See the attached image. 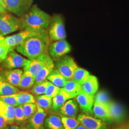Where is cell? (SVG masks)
<instances>
[{
    "label": "cell",
    "mask_w": 129,
    "mask_h": 129,
    "mask_svg": "<svg viewBox=\"0 0 129 129\" xmlns=\"http://www.w3.org/2000/svg\"><path fill=\"white\" fill-rule=\"evenodd\" d=\"M17 103L18 105H23L28 103H36V100L31 93L26 91H19Z\"/></svg>",
    "instance_id": "obj_30"
},
{
    "label": "cell",
    "mask_w": 129,
    "mask_h": 129,
    "mask_svg": "<svg viewBox=\"0 0 129 129\" xmlns=\"http://www.w3.org/2000/svg\"><path fill=\"white\" fill-rule=\"evenodd\" d=\"M21 27L20 18L13 14L0 12V33L5 36L18 31Z\"/></svg>",
    "instance_id": "obj_4"
},
{
    "label": "cell",
    "mask_w": 129,
    "mask_h": 129,
    "mask_svg": "<svg viewBox=\"0 0 129 129\" xmlns=\"http://www.w3.org/2000/svg\"><path fill=\"white\" fill-rule=\"evenodd\" d=\"M90 75L87 70L78 67L74 72L72 79L82 85L86 82Z\"/></svg>",
    "instance_id": "obj_28"
},
{
    "label": "cell",
    "mask_w": 129,
    "mask_h": 129,
    "mask_svg": "<svg viewBox=\"0 0 129 129\" xmlns=\"http://www.w3.org/2000/svg\"><path fill=\"white\" fill-rule=\"evenodd\" d=\"M23 71L21 69H4L0 72V76L7 82L18 87Z\"/></svg>",
    "instance_id": "obj_12"
},
{
    "label": "cell",
    "mask_w": 129,
    "mask_h": 129,
    "mask_svg": "<svg viewBox=\"0 0 129 129\" xmlns=\"http://www.w3.org/2000/svg\"><path fill=\"white\" fill-rule=\"evenodd\" d=\"M50 42L47 30H45L25 39L15 48L19 53L29 60H32L44 53L48 52Z\"/></svg>",
    "instance_id": "obj_1"
},
{
    "label": "cell",
    "mask_w": 129,
    "mask_h": 129,
    "mask_svg": "<svg viewBox=\"0 0 129 129\" xmlns=\"http://www.w3.org/2000/svg\"><path fill=\"white\" fill-rule=\"evenodd\" d=\"M92 111L96 118L104 122L111 123L113 122L107 106L94 102Z\"/></svg>",
    "instance_id": "obj_16"
},
{
    "label": "cell",
    "mask_w": 129,
    "mask_h": 129,
    "mask_svg": "<svg viewBox=\"0 0 129 129\" xmlns=\"http://www.w3.org/2000/svg\"><path fill=\"white\" fill-rule=\"evenodd\" d=\"M114 129H123V128H122L121 127H118V128H116Z\"/></svg>",
    "instance_id": "obj_46"
},
{
    "label": "cell",
    "mask_w": 129,
    "mask_h": 129,
    "mask_svg": "<svg viewBox=\"0 0 129 129\" xmlns=\"http://www.w3.org/2000/svg\"><path fill=\"white\" fill-rule=\"evenodd\" d=\"M37 105L46 112L50 111L52 106V99L45 94L37 96L36 98Z\"/></svg>",
    "instance_id": "obj_26"
},
{
    "label": "cell",
    "mask_w": 129,
    "mask_h": 129,
    "mask_svg": "<svg viewBox=\"0 0 129 129\" xmlns=\"http://www.w3.org/2000/svg\"><path fill=\"white\" fill-rule=\"evenodd\" d=\"M8 123L5 118L0 116V129H3L8 125Z\"/></svg>",
    "instance_id": "obj_38"
},
{
    "label": "cell",
    "mask_w": 129,
    "mask_h": 129,
    "mask_svg": "<svg viewBox=\"0 0 129 129\" xmlns=\"http://www.w3.org/2000/svg\"><path fill=\"white\" fill-rule=\"evenodd\" d=\"M107 107L113 122L120 123L124 120L126 112L123 106L120 103L111 101Z\"/></svg>",
    "instance_id": "obj_14"
},
{
    "label": "cell",
    "mask_w": 129,
    "mask_h": 129,
    "mask_svg": "<svg viewBox=\"0 0 129 129\" xmlns=\"http://www.w3.org/2000/svg\"><path fill=\"white\" fill-rule=\"evenodd\" d=\"M14 106L6 104L0 100V116L5 118L9 125L14 122Z\"/></svg>",
    "instance_id": "obj_19"
},
{
    "label": "cell",
    "mask_w": 129,
    "mask_h": 129,
    "mask_svg": "<svg viewBox=\"0 0 129 129\" xmlns=\"http://www.w3.org/2000/svg\"><path fill=\"white\" fill-rule=\"evenodd\" d=\"M111 102V98L107 92L102 90L98 92L94 98V102L107 106Z\"/></svg>",
    "instance_id": "obj_31"
},
{
    "label": "cell",
    "mask_w": 129,
    "mask_h": 129,
    "mask_svg": "<svg viewBox=\"0 0 129 129\" xmlns=\"http://www.w3.org/2000/svg\"><path fill=\"white\" fill-rule=\"evenodd\" d=\"M70 50L71 46L64 39L50 42L48 47L49 54L53 60L66 55Z\"/></svg>",
    "instance_id": "obj_9"
},
{
    "label": "cell",
    "mask_w": 129,
    "mask_h": 129,
    "mask_svg": "<svg viewBox=\"0 0 129 129\" xmlns=\"http://www.w3.org/2000/svg\"><path fill=\"white\" fill-rule=\"evenodd\" d=\"M30 60L26 59L11 49L5 60L1 63V67L6 69H16L24 68L29 63Z\"/></svg>",
    "instance_id": "obj_6"
},
{
    "label": "cell",
    "mask_w": 129,
    "mask_h": 129,
    "mask_svg": "<svg viewBox=\"0 0 129 129\" xmlns=\"http://www.w3.org/2000/svg\"><path fill=\"white\" fill-rule=\"evenodd\" d=\"M60 118L64 129H75L80 124L76 118L61 115Z\"/></svg>",
    "instance_id": "obj_29"
},
{
    "label": "cell",
    "mask_w": 129,
    "mask_h": 129,
    "mask_svg": "<svg viewBox=\"0 0 129 129\" xmlns=\"http://www.w3.org/2000/svg\"><path fill=\"white\" fill-rule=\"evenodd\" d=\"M24 121V118L23 110V105H18L16 107H15L14 122L17 124H20Z\"/></svg>",
    "instance_id": "obj_35"
},
{
    "label": "cell",
    "mask_w": 129,
    "mask_h": 129,
    "mask_svg": "<svg viewBox=\"0 0 129 129\" xmlns=\"http://www.w3.org/2000/svg\"><path fill=\"white\" fill-rule=\"evenodd\" d=\"M17 97L18 93H16L12 95L1 96L0 100L6 104L16 107L18 105L17 103Z\"/></svg>",
    "instance_id": "obj_34"
},
{
    "label": "cell",
    "mask_w": 129,
    "mask_h": 129,
    "mask_svg": "<svg viewBox=\"0 0 129 129\" xmlns=\"http://www.w3.org/2000/svg\"><path fill=\"white\" fill-rule=\"evenodd\" d=\"M51 58L48 52L44 53L37 58L30 60L28 64L23 68V70L27 71L36 77L39 70Z\"/></svg>",
    "instance_id": "obj_10"
},
{
    "label": "cell",
    "mask_w": 129,
    "mask_h": 129,
    "mask_svg": "<svg viewBox=\"0 0 129 129\" xmlns=\"http://www.w3.org/2000/svg\"><path fill=\"white\" fill-rule=\"evenodd\" d=\"M94 95L82 92L75 98L81 111L87 114H91L93 113L92 107L94 103Z\"/></svg>",
    "instance_id": "obj_13"
},
{
    "label": "cell",
    "mask_w": 129,
    "mask_h": 129,
    "mask_svg": "<svg viewBox=\"0 0 129 129\" xmlns=\"http://www.w3.org/2000/svg\"><path fill=\"white\" fill-rule=\"evenodd\" d=\"M34 0H5L7 11L21 17L32 6Z\"/></svg>",
    "instance_id": "obj_7"
},
{
    "label": "cell",
    "mask_w": 129,
    "mask_h": 129,
    "mask_svg": "<svg viewBox=\"0 0 129 129\" xmlns=\"http://www.w3.org/2000/svg\"><path fill=\"white\" fill-rule=\"evenodd\" d=\"M81 86L82 92L95 96L99 88L98 78L94 76L90 75L86 82Z\"/></svg>",
    "instance_id": "obj_21"
},
{
    "label": "cell",
    "mask_w": 129,
    "mask_h": 129,
    "mask_svg": "<svg viewBox=\"0 0 129 129\" xmlns=\"http://www.w3.org/2000/svg\"><path fill=\"white\" fill-rule=\"evenodd\" d=\"M3 39L0 40V63H2L5 60L9 51L11 49L9 47L6 46L3 42Z\"/></svg>",
    "instance_id": "obj_37"
},
{
    "label": "cell",
    "mask_w": 129,
    "mask_h": 129,
    "mask_svg": "<svg viewBox=\"0 0 129 129\" xmlns=\"http://www.w3.org/2000/svg\"><path fill=\"white\" fill-rule=\"evenodd\" d=\"M71 99L72 98L64 91L63 88H61L58 94L53 98L52 106L50 111L54 113L59 112L61 107L64 103L68 100Z\"/></svg>",
    "instance_id": "obj_17"
},
{
    "label": "cell",
    "mask_w": 129,
    "mask_h": 129,
    "mask_svg": "<svg viewBox=\"0 0 129 129\" xmlns=\"http://www.w3.org/2000/svg\"><path fill=\"white\" fill-rule=\"evenodd\" d=\"M41 32H38L27 30H22L16 34L8 37H4L2 39V41L10 49H14L25 39L37 35Z\"/></svg>",
    "instance_id": "obj_8"
},
{
    "label": "cell",
    "mask_w": 129,
    "mask_h": 129,
    "mask_svg": "<svg viewBox=\"0 0 129 129\" xmlns=\"http://www.w3.org/2000/svg\"><path fill=\"white\" fill-rule=\"evenodd\" d=\"M0 34H1V33H0Z\"/></svg>",
    "instance_id": "obj_48"
},
{
    "label": "cell",
    "mask_w": 129,
    "mask_h": 129,
    "mask_svg": "<svg viewBox=\"0 0 129 129\" xmlns=\"http://www.w3.org/2000/svg\"><path fill=\"white\" fill-rule=\"evenodd\" d=\"M19 91V89L16 87L4 80H0V96L12 95Z\"/></svg>",
    "instance_id": "obj_27"
},
{
    "label": "cell",
    "mask_w": 129,
    "mask_h": 129,
    "mask_svg": "<svg viewBox=\"0 0 129 129\" xmlns=\"http://www.w3.org/2000/svg\"><path fill=\"white\" fill-rule=\"evenodd\" d=\"M20 18V29L39 32L47 29L51 16L35 5Z\"/></svg>",
    "instance_id": "obj_2"
},
{
    "label": "cell",
    "mask_w": 129,
    "mask_h": 129,
    "mask_svg": "<svg viewBox=\"0 0 129 129\" xmlns=\"http://www.w3.org/2000/svg\"><path fill=\"white\" fill-rule=\"evenodd\" d=\"M2 129H9V126L8 125V126L5 127V128H4Z\"/></svg>",
    "instance_id": "obj_45"
},
{
    "label": "cell",
    "mask_w": 129,
    "mask_h": 129,
    "mask_svg": "<svg viewBox=\"0 0 129 129\" xmlns=\"http://www.w3.org/2000/svg\"><path fill=\"white\" fill-rule=\"evenodd\" d=\"M55 65L54 60L51 58L38 72L36 76L35 84L41 83L46 80L48 76L54 69Z\"/></svg>",
    "instance_id": "obj_20"
},
{
    "label": "cell",
    "mask_w": 129,
    "mask_h": 129,
    "mask_svg": "<svg viewBox=\"0 0 129 129\" xmlns=\"http://www.w3.org/2000/svg\"><path fill=\"white\" fill-rule=\"evenodd\" d=\"M54 60L56 68L60 73L67 80L72 79L74 72L78 67L74 59L66 55Z\"/></svg>",
    "instance_id": "obj_5"
},
{
    "label": "cell",
    "mask_w": 129,
    "mask_h": 129,
    "mask_svg": "<svg viewBox=\"0 0 129 129\" xmlns=\"http://www.w3.org/2000/svg\"><path fill=\"white\" fill-rule=\"evenodd\" d=\"M49 81L60 88H63L67 79L56 69H53L46 78Z\"/></svg>",
    "instance_id": "obj_23"
},
{
    "label": "cell",
    "mask_w": 129,
    "mask_h": 129,
    "mask_svg": "<svg viewBox=\"0 0 129 129\" xmlns=\"http://www.w3.org/2000/svg\"><path fill=\"white\" fill-rule=\"evenodd\" d=\"M36 77L27 71H24L18 87L22 89H28L33 87L35 83Z\"/></svg>",
    "instance_id": "obj_25"
},
{
    "label": "cell",
    "mask_w": 129,
    "mask_h": 129,
    "mask_svg": "<svg viewBox=\"0 0 129 129\" xmlns=\"http://www.w3.org/2000/svg\"><path fill=\"white\" fill-rule=\"evenodd\" d=\"M124 129H129V123L126 125Z\"/></svg>",
    "instance_id": "obj_43"
},
{
    "label": "cell",
    "mask_w": 129,
    "mask_h": 129,
    "mask_svg": "<svg viewBox=\"0 0 129 129\" xmlns=\"http://www.w3.org/2000/svg\"><path fill=\"white\" fill-rule=\"evenodd\" d=\"M7 11L5 0H0V12H6Z\"/></svg>",
    "instance_id": "obj_39"
},
{
    "label": "cell",
    "mask_w": 129,
    "mask_h": 129,
    "mask_svg": "<svg viewBox=\"0 0 129 129\" xmlns=\"http://www.w3.org/2000/svg\"><path fill=\"white\" fill-rule=\"evenodd\" d=\"M19 128H20L18 126L14 125L11 126L10 127L9 129H19Z\"/></svg>",
    "instance_id": "obj_42"
},
{
    "label": "cell",
    "mask_w": 129,
    "mask_h": 129,
    "mask_svg": "<svg viewBox=\"0 0 129 129\" xmlns=\"http://www.w3.org/2000/svg\"><path fill=\"white\" fill-rule=\"evenodd\" d=\"M61 88L56 86L54 84L49 81L45 94L48 97L53 99L55 97L60 91Z\"/></svg>",
    "instance_id": "obj_36"
},
{
    "label": "cell",
    "mask_w": 129,
    "mask_h": 129,
    "mask_svg": "<svg viewBox=\"0 0 129 129\" xmlns=\"http://www.w3.org/2000/svg\"><path fill=\"white\" fill-rule=\"evenodd\" d=\"M19 129H31L30 127L28 126V125H22L21 128H20Z\"/></svg>",
    "instance_id": "obj_40"
},
{
    "label": "cell",
    "mask_w": 129,
    "mask_h": 129,
    "mask_svg": "<svg viewBox=\"0 0 129 129\" xmlns=\"http://www.w3.org/2000/svg\"><path fill=\"white\" fill-rule=\"evenodd\" d=\"M45 128L46 129H64L60 116L51 114L45 120Z\"/></svg>",
    "instance_id": "obj_24"
},
{
    "label": "cell",
    "mask_w": 129,
    "mask_h": 129,
    "mask_svg": "<svg viewBox=\"0 0 129 129\" xmlns=\"http://www.w3.org/2000/svg\"><path fill=\"white\" fill-rule=\"evenodd\" d=\"M0 80H4L3 78H2V77L0 76Z\"/></svg>",
    "instance_id": "obj_47"
},
{
    "label": "cell",
    "mask_w": 129,
    "mask_h": 129,
    "mask_svg": "<svg viewBox=\"0 0 129 129\" xmlns=\"http://www.w3.org/2000/svg\"><path fill=\"white\" fill-rule=\"evenodd\" d=\"M48 83L49 81L46 79L41 83L34 84L31 89V92L36 96L45 94Z\"/></svg>",
    "instance_id": "obj_32"
},
{
    "label": "cell",
    "mask_w": 129,
    "mask_h": 129,
    "mask_svg": "<svg viewBox=\"0 0 129 129\" xmlns=\"http://www.w3.org/2000/svg\"><path fill=\"white\" fill-rule=\"evenodd\" d=\"M78 112V103L76 100L69 99L64 104L60 110L61 115L76 118Z\"/></svg>",
    "instance_id": "obj_18"
},
{
    "label": "cell",
    "mask_w": 129,
    "mask_h": 129,
    "mask_svg": "<svg viewBox=\"0 0 129 129\" xmlns=\"http://www.w3.org/2000/svg\"><path fill=\"white\" fill-rule=\"evenodd\" d=\"M63 89L72 99L75 98L80 93L82 92V86L73 79L68 80Z\"/></svg>",
    "instance_id": "obj_22"
},
{
    "label": "cell",
    "mask_w": 129,
    "mask_h": 129,
    "mask_svg": "<svg viewBox=\"0 0 129 129\" xmlns=\"http://www.w3.org/2000/svg\"><path fill=\"white\" fill-rule=\"evenodd\" d=\"M37 105V104H36ZM35 113L28 120V125L31 129H45V120L47 113L39 106Z\"/></svg>",
    "instance_id": "obj_15"
},
{
    "label": "cell",
    "mask_w": 129,
    "mask_h": 129,
    "mask_svg": "<svg viewBox=\"0 0 129 129\" xmlns=\"http://www.w3.org/2000/svg\"><path fill=\"white\" fill-rule=\"evenodd\" d=\"M3 38H4V35H3L2 34H0V40L2 39H3Z\"/></svg>",
    "instance_id": "obj_44"
},
{
    "label": "cell",
    "mask_w": 129,
    "mask_h": 129,
    "mask_svg": "<svg viewBox=\"0 0 129 129\" xmlns=\"http://www.w3.org/2000/svg\"><path fill=\"white\" fill-rule=\"evenodd\" d=\"M77 119L87 129H109L104 121L89 114H80Z\"/></svg>",
    "instance_id": "obj_11"
},
{
    "label": "cell",
    "mask_w": 129,
    "mask_h": 129,
    "mask_svg": "<svg viewBox=\"0 0 129 129\" xmlns=\"http://www.w3.org/2000/svg\"><path fill=\"white\" fill-rule=\"evenodd\" d=\"M75 129H87L85 127H84L83 126V125L81 124H80L78 125V126Z\"/></svg>",
    "instance_id": "obj_41"
},
{
    "label": "cell",
    "mask_w": 129,
    "mask_h": 129,
    "mask_svg": "<svg viewBox=\"0 0 129 129\" xmlns=\"http://www.w3.org/2000/svg\"><path fill=\"white\" fill-rule=\"evenodd\" d=\"M24 121L29 120L36 112L37 110L36 103H28L23 105Z\"/></svg>",
    "instance_id": "obj_33"
},
{
    "label": "cell",
    "mask_w": 129,
    "mask_h": 129,
    "mask_svg": "<svg viewBox=\"0 0 129 129\" xmlns=\"http://www.w3.org/2000/svg\"><path fill=\"white\" fill-rule=\"evenodd\" d=\"M47 31L50 41H55L66 38V33L64 23L60 15L56 14L51 17Z\"/></svg>",
    "instance_id": "obj_3"
}]
</instances>
